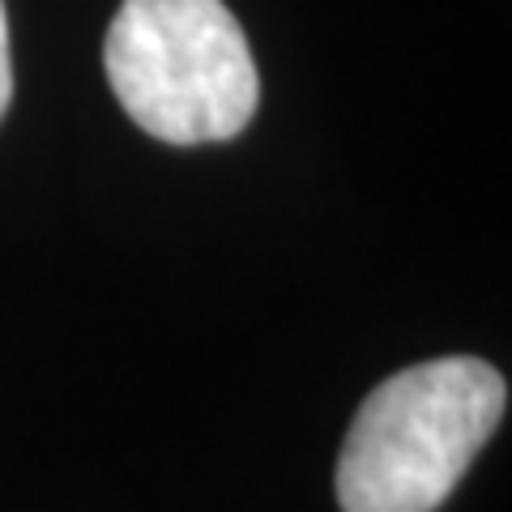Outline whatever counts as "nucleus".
Masks as SVG:
<instances>
[{"label":"nucleus","instance_id":"obj_1","mask_svg":"<svg viewBox=\"0 0 512 512\" xmlns=\"http://www.w3.org/2000/svg\"><path fill=\"white\" fill-rule=\"evenodd\" d=\"M508 406L491 363L448 355L414 363L367 393L338 457L342 512H436Z\"/></svg>","mask_w":512,"mask_h":512},{"label":"nucleus","instance_id":"obj_2","mask_svg":"<svg viewBox=\"0 0 512 512\" xmlns=\"http://www.w3.org/2000/svg\"><path fill=\"white\" fill-rule=\"evenodd\" d=\"M103 60L120 107L167 146L231 141L261 99L244 26L222 0H120Z\"/></svg>","mask_w":512,"mask_h":512},{"label":"nucleus","instance_id":"obj_3","mask_svg":"<svg viewBox=\"0 0 512 512\" xmlns=\"http://www.w3.org/2000/svg\"><path fill=\"white\" fill-rule=\"evenodd\" d=\"M13 99V56H9V18H5V0H0V116L9 111Z\"/></svg>","mask_w":512,"mask_h":512}]
</instances>
